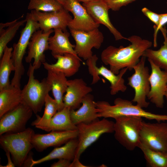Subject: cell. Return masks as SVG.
Returning a JSON list of instances; mask_svg holds the SVG:
<instances>
[{"label":"cell","mask_w":167,"mask_h":167,"mask_svg":"<svg viewBox=\"0 0 167 167\" xmlns=\"http://www.w3.org/2000/svg\"><path fill=\"white\" fill-rule=\"evenodd\" d=\"M128 38L131 43L128 46L117 48L110 45L103 50L101 54L102 62L109 65L110 70L116 75L126 67L131 71L145 50L152 45L151 41L142 39L139 36L132 35Z\"/></svg>","instance_id":"6da1fadb"},{"label":"cell","mask_w":167,"mask_h":167,"mask_svg":"<svg viewBox=\"0 0 167 167\" xmlns=\"http://www.w3.org/2000/svg\"><path fill=\"white\" fill-rule=\"evenodd\" d=\"M96 107L99 109L100 118H116L122 116H136L149 120H154L158 122L167 121V115L159 114L146 111L143 108L134 105L129 100L117 98L114 101V105H111L105 101L95 102Z\"/></svg>","instance_id":"7a4b0ae2"},{"label":"cell","mask_w":167,"mask_h":167,"mask_svg":"<svg viewBox=\"0 0 167 167\" xmlns=\"http://www.w3.org/2000/svg\"><path fill=\"white\" fill-rule=\"evenodd\" d=\"M34 134L32 129L28 128L20 132L0 135V145L5 151L10 152L15 166H23L30 151L33 148L31 140Z\"/></svg>","instance_id":"3957f363"},{"label":"cell","mask_w":167,"mask_h":167,"mask_svg":"<svg viewBox=\"0 0 167 167\" xmlns=\"http://www.w3.org/2000/svg\"><path fill=\"white\" fill-rule=\"evenodd\" d=\"M26 24L22 30L19 38L13 46L12 59L15 67L11 84L20 87V81L24 74V68L22 61L26 49L33 33L40 29L38 23L31 12L28 13L26 17Z\"/></svg>","instance_id":"277c9868"},{"label":"cell","mask_w":167,"mask_h":167,"mask_svg":"<svg viewBox=\"0 0 167 167\" xmlns=\"http://www.w3.org/2000/svg\"><path fill=\"white\" fill-rule=\"evenodd\" d=\"M114 124L115 139L127 150L132 151L141 143L140 133L142 118L122 116L116 118Z\"/></svg>","instance_id":"5b68a950"},{"label":"cell","mask_w":167,"mask_h":167,"mask_svg":"<svg viewBox=\"0 0 167 167\" xmlns=\"http://www.w3.org/2000/svg\"><path fill=\"white\" fill-rule=\"evenodd\" d=\"M35 70L32 64L30 63L28 72V79L27 83L22 90L23 102L27 105L37 114L41 112L45 105V98L51 91V87L46 78L41 82L35 79Z\"/></svg>","instance_id":"8992f818"},{"label":"cell","mask_w":167,"mask_h":167,"mask_svg":"<svg viewBox=\"0 0 167 167\" xmlns=\"http://www.w3.org/2000/svg\"><path fill=\"white\" fill-rule=\"evenodd\" d=\"M114 122L106 118H97L89 123L76 125L78 131V144L75 158L79 159L85 150L104 133L114 132Z\"/></svg>","instance_id":"52a82bcc"},{"label":"cell","mask_w":167,"mask_h":167,"mask_svg":"<svg viewBox=\"0 0 167 167\" xmlns=\"http://www.w3.org/2000/svg\"><path fill=\"white\" fill-rule=\"evenodd\" d=\"M146 58L143 56L141 57L133 67L134 73L128 78L127 84L134 89L135 92L132 101L142 108H147L149 104L146 100L150 89L149 70L145 66Z\"/></svg>","instance_id":"ba28073f"},{"label":"cell","mask_w":167,"mask_h":167,"mask_svg":"<svg viewBox=\"0 0 167 167\" xmlns=\"http://www.w3.org/2000/svg\"><path fill=\"white\" fill-rule=\"evenodd\" d=\"M33 112L27 105L22 102L3 115L0 118V135L24 130L26 129V124L31 117Z\"/></svg>","instance_id":"9c48e42d"},{"label":"cell","mask_w":167,"mask_h":167,"mask_svg":"<svg viewBox=\"0 0 167 167\" xmlns=\"http://www.w3.org/2000/svg\"><path fill=\"white\" fill-rule=\"evenodd\" d=\"M75 42L74 49L77 55L87 60L92 55V48L98 49L103 42V33L98 28L85 31L70 29Z\"/></svg>","instance_id":"30bf717a"},{"label":"cell","mask_w":167,"mask_h":167,"mask_svg":"<svg viewBox=\"0 0 167 167\" xmlns=\"http://www.w3.org/2000/svg\"><path fill=\"white\" fill-rule=\"evenodd\" d=\"M140 136L141 142L148 148L167 152V123L143 121Z\"/></svg>","instance_id":"8fae6325"},{"label":"cell","mask_w":167,"mask_h":167,"mask_svg":"<svg viewBox=\"0 0 167 167\" xmlns=\"http://www.w3.org/2000/svg\"><path fill=\"white\" fill-rule=\"evenodd\" d=\"M54 32L53 29L46 32L39 29L32 35L28 46V54L25 60L28 63L33 59L32 65L35 70L39 69L41 64L45 62L44 52L49 50V39Z\"/></svg>","instance_id":"7c38bea8"},{"label":"cell","mask_w":167,"mask_h":167,"mask_svg":"<svg viewBox=\"0 0 167 167\" xmlns=\"http://www.w3.org/2000/svg\"><path fill=\"white\" fill-rule=\"evenodd\" d=\"M73 15V19L69 22V29L88 31L98 28L100 24L96 23L86 9L77 0H66L63 6Z\"/></svg>","instance_id":"4fadbf2b"},{"label":"cell","mask_w":167,"mask_h":167,"mask_svg":"<svg viewBox=\"0 0 167 167\" xmlns=\"http://www.w3.org/2000/svg\"><path fill=\"white\" fill-rule=\"evenodd\" d=\"M151 68L149 81L150 89L147 97L156 106L162 108L164 96L167 85V73L161 70L153 62L148 59Z\"/></svg>","instance_id":"5bb4252c"},{"label":"cell","mask_w":167,"mask_h":167,"mask_svg":"<svg viewBox=\"0 0 167 167\" xmlns=\"http://www.w3.org/2000/svg\"><path fill=\"white\" fill-rule=\"evenodd\" d=\"M31 12L38 23L40 29L45 32L56 28L66 31L72 19L69 12L64 8L55 11L43 12L32 10Z\"/></svg>","instance_id":"9a60e30c"},{"label":"cell","mask_w":167,"mask_h":167,"mask_svg":"<svg viewBox=\"0 0 167 167\" xmlns=\"http://www.w3.org/2000/svg\"><path fill=\"white\" fill-rule=\"evenodd\" d=\"M78 135L77 130L65 131H52L45 134H34L32 138L33 148L41 152L51 147H58L66 143Z\"/></svg>","instance_id":"2e32d148"},{"label":"cell","mask_w":167,"mask_h":167,"mask_svg":"<svg viewBox=\"0 0 167 167\" xmlns=\"http://www.w3.org/2000/svg\"><path fill=\"white\" fill-rule=\"evenodd\" d=\"M83 5L95 22L105 26L113 35L116 41L123 39L128 40V38L124 37L111 23L108 14L109 9L104 0L83 3Z\"/></svg>","instance_id":"e0dca14e"},{"label":"cell","mask_w":167,"mask_h":167,"mask_svg":"<svg viewBox=\"0 0 167 167\" xmlns=\"http://www.w3.org/2000/svg\"><path fill=\"white\" fill-rule=\"evenodd\" d=\"M68 86L63 97L64 107L75 110L80 106L84 97L92 91L82 78L68 80Z\"/></svg>","instance_id":"ac0fdd59"},{"label":"cell","mask_w":167,"mask_h":167,"mask_svg":"<svg viewBox=\"0 0 167 167\" xmlns=\"http://www.w3.org/2000/svg\"><path fill=\"white\" fill-rule=\"evenodd\" d=\"M82 105L77 110H71L70 118L75 125L82 123H89L100 118V110L96 106L93 96L89 93L84 96Z\"/></svg>","instance_id":"d6986e66"},{"label":"cell","mask_w":167,"mask_h":167,"mask_svg":"<svg viewBox=\"0 0 167 167\" xmlns=\"http://www.w3.org/2000/svg\"><path fill=\"white\" fill-rule=\"evenodd\" d=\"M54 58L57 61L54 64H50L46 62L42 63L47 71L62 72L66 77H70L75 74L80 66L81 59L78 55L66 53Z\"/></svg>","instance_id":"ffe728a7"},{"label":"cell","mask_w":167,"mask_h":167,"mask_svg":"<svg viewBox=\"0 0 167 167\" xmlns=\"http://www.w3.org/2000/svg\"><path fill=\"white\" fill-rule=\"evenodd\" d=\"M54 30V34L49 39V50L54 58L69 53L77 55L75 50V45L70 42L69 37L70 33L67 31L59 28Z\"/></svg>","instance_id":"44dd1931"},{"label":"cell","mask_w":167,"mask_h":167,"mask_svg":"<svg viewBox=\"0 0 167 167\" xmlns=\"http://www.w3.org/2000/svg\"><path fill=\"white\" fill-rule=\"evenodd\" d=\"M46 78L51 87L54 99L57 105L58 111L64 108L63 103L64 94L66 93L68 86L66 77L62 72L47 71Z\"/></svg>","instance_id":"7402d4cb"},{"label":"cell","mask_w":167,"mask_h":167,"mask_svg":"<svg viewBox=\"0 0 167 167\" xmlns=\"http://www.w3.org/2000/svg\"><path fill=\"white\" fill-rule=\"evenodd\" d=\"M128 69L127 67L121 69L118 74L116 75L110 70L102 65L98 67L95 66V74L96 79L99 81L101 75L107 79L110 83V93L112 95H115L118 92H125L127 87L125 84V80L122 77Z\"/></svg>","instance_id":"603a6c76"},{"label":"cell","mask_w":167,"mask_h":167,"mask_svg":"<svg viewBox=\"0 0 167 167\" xmlns=\"http://www.w3.org/2000/svg\"><path fill=\"white\" fill-rule=\"evenodd\" d=\"M22 102L20 87L11 84L8 87L0 90V118Z\"/></svg>","instance_id":"cb8c5ba5"},{"label":"cell","mask_w":167,"mask_h":167,"mask_svg":"<svg viewBox=\"0 0 167 167\" xmlns=\"http://www.w3.org/2000/svg\"><path fill=\"white\" fill-rule=\"evenodd\" d=\"M78 144L77 138L70 140L62 146L54 148L48 155L38 160L32 161L31 167L54 159H66L71 161L74 159Z\"/></svg>","instance_id":"d4e9b609"},{"label":"cell","mask_w":167,"mask_h":167,"mask_svg":"<svg viewBox=\"0 0 167 167\" xmlns=\"http://www.w3.org/2000/svg\"><path fill=\"white\" fill-rule=\"evenodd\" d=\"M70 111L69 109L66 107L58 111L52 117L48 125L41 129L47 132L77 130L76 125L71 119Z\"/></svg>","instance_id":"484cf974"},{"label":"cell","mask_w":167,"mask_h":167,"mask_svg":"<svg viewBox=\"0 0 167 167\" xmlns=\"http://www.w3.org/2000/svg\"><path fill=\"white\" fill-rule=\"evenodd\" d=\"M13 47L7 46L5 48L0 62V90L9 86L10 75L15 71V67L12 59Z\"/></svg>","instance_id":"4316f807"},{"label":"cell","mask_w":167,"mask_h":167,"mask_svg":"<svg viewBox=\"0 0 167 167\" xmlns=\"http://www.w3.org/2000/svg\"><path fill=\"white\" fill-rule=\"evenodd\" d=\"M44 112L42 117L36 115V119L33 121L31 125L41 129L47 126L49 124L52 117L58 111L57 103L48 94L45 100Z\"/></svg>","instance_id":"83f0119b"},{"label":"cell","mask_w":167,"mask_h":167,"mask_svg":"<svg viewBox=\"0 0 167 167\" xmlns=\"http://www.w3.org/2000/svg\"><path fill=\"white\" fill-rule=\"evenodd\" d=\"M138 148L142 152L150 166L167 167V152L152 149L141 142Z\"/></svg>","instance_id":"f1b7e54d"},{"label":"cell","mask_w":167,"mask_h":167,"mask_svg":"<svg viewBox=\"0 0 167 167\" xmlns=\"http://www.w3.org/2000/svg\"><path fill=\"white\" fill-rule=\"evenodd\" d=\"M164 37L165 41L163 45L158 50H155L148 49L143 56L151 60L156 65L167 73V35Z\"/></svg>","instance_id":"f546056e"},{"label":"cell","mask_w":167,"mask_h":167,"mask_svg":"<svg viewBox=\"0 0 167 167\" xmlns=\"http://www.w3.org/2000/svg\"><path fill=\"white\" fill-rule=\"evenodd\" d=\"M18 19H16L12 21V23L6 30L3 29L0 31V58L2 57L8 43L14 38L19 28L26 22V19L20 21H18Z\"/></svg>","instance_id":"4dcf8cb0"},{"label":"cell","mask_w":167,"mask_h":167,"mask_svg":"<svg viewBox=\"0 0 167 167\" xmlns=\"http://www.w3.org/2000/svg\"><path fill=\"white\" fill-rule=\"evenodd\" d=\"M64 8L57 0H30L28 6L29 10L43 12L58 11Z\"/></svg>","instance_id":"1f68e13d"},{"label":"cell","mask_w":167,"mask_h":167,"mask_svg":"<svg viewBox=\"0 0 167 167\" xmlns=\"http://www.w3.org/2000/svg\"><path fill=\"white\" fill-rule=\"evenodd\" d=\"M109 9L114 11H118L123 6L134 2L136 0H104Z\"/></svg>","instance_id":"d6a6232c"},{"label":"cell","mask_w":167,"mask_h":167,"mask_svg":"<svg viewBox=\"0 0 167 167\" xmlns=\"http://www.w3.org/2000/svg\"><path fill=\"white\" fill-rule=\"evenodd\" d=\"M167 23V13L160 14V17L159 24L158 26L156 27L154 26V34L153 45L154 47H156L157 43L156 38L157 33L159 30H161L162 32H164L166 29L163 28V26Z\"/></svg>","instance_id":"836d02e7"},{"label":"cell","mask_w":167,"mask_h":167,"mask_svg":"<svg viewBox=\"0 0 167 167\" xmlns=\"http://www.w3.org/2000/svg\"><path fill=\"white\" fill-rule=\"evenodd\" d=\"M143 14L147 17L155 24L154 26H158L160 21V14L152 12L146 7H144L141 10Z\"/></svg>","instance_id":"e575fe53"},{"label":"cell","mask_w":167,"mask_h":167,"mask_svg":"<svg viewBox=\"0 0 167 167\" xmlns=\"http://www.w3.org/2000/svg\"><path fill=\"white\" fill-rule=\"evenodd\" d=\"M71 162L69 160L61 159L54 163L51 165V167H70Z\"/></svg>","instance_id":"d590c367"},{"label":"cell","mask_w":167,"mask_h":167,"mask_svg":"<svg viewBox=\"0 0 167 167\" xmlns=\"http://www.w3.org/2000/svg\"><path fill=\"white\" fill-rule=\"evenodd\" d=\"M79 159L75 158L71 162L70 167H87L88 166L83 165L79 161Z\"/></svg>","instance_id":"8d00e7d4"},{"label":"cell","mask_w":167,"mask_h":167,"mask_svg":"<svg viewBox=\"0 0 167 167\" xmlns=\"http://www.w3.org/2000/svg\"><path fill=\"white\" fill-rule=\"evenodd\" d=\"M6 153V155L7 159L8 162L7 164L5 166H2L0 165V167H15V165L14 163L11 161V157L10 156V153L8 151H5Z\"/></svg>","instance_id":"74e56055"},{"label":"cell","mask_w":167,"mask_h":167,"mask_svg":"<svg viewBox=\"0 0 167 167\" xmlns=\"http://www.w3.org/2000/svg\"><path fill=\"white\" fill-rule=\"evenodd\" d=\"M32 160V155L30 152L25 161L23 166L31 167Z\"/></svg>","instance_id":"f35d334b"},{"label":"cell","mask_w":167,"mask_h":167,"mask_svg":"<svg viewBox=\"0 0 167 167\" xmlns=\"http://www.w3.org/2000/svg\"><path fill=\"white\" fill-rule=\"evenodd\" d=\"M79 2H82L83 3H87L97 0H77Z\"/></svg>","instance_id":"ab89813d"},{"label":"cell","mask_w":167,"mask_h":167,"mask_svg":"<svg viewBox=\"0 0 167 167\" xmlns=\"http://www.w3.org/2000/svg\"><path fill=\"white\" fill-rule=\"evenodd\" d=\"M58 2L60 3L63 6H64L66 0H57Z\"/></svg>","instance_id":"60d3db41"},{"label":"cell","mask_w":167,"mask_h":167,"mask_svg":"<svg viewBox=\"0 0 167 167\" xmlns=\"http://www.w3.org/2000/svg\"><path fill=\"white\" fill-rule=\"evenodd\" d=\"M165 97L166 100H167V88H166V89L165 94Z\"/></svg>","instance_id":"b9f144b4"},{"label":"cell","mask_w":167,"mask_h":167,"mask_svg":"<svg viewBox=\"0 0 167 167\" xmlns=\"http://www.w3.org/2000/svg\"><path fill=\"white\" fill-rule=\"evenodd\" d=\"M166 87H167V86H166Z\"/></svg>","instance_id":"7bdbcfd3"}]
</instances>
